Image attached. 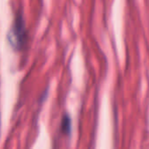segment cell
I'll list each match as a JSON object with an SVG mask.
<instances>
[{
    "label": "cell",
    "instance_id": "1",
    "mask_svg": "<svg viewBox=\"0 0 149 149\" xmlns=\"http://www.w3.org/2000/svg\"><path fill=\"white\" fill-rule=\"evenodd\" d=\"M70 127H71V122L70 118L68 115H64L62 121H61V130L65 134H68L70 132Z\"/></svg>",
    "mask_w": 149,
    "mask_h": 149
}]
</instances>
